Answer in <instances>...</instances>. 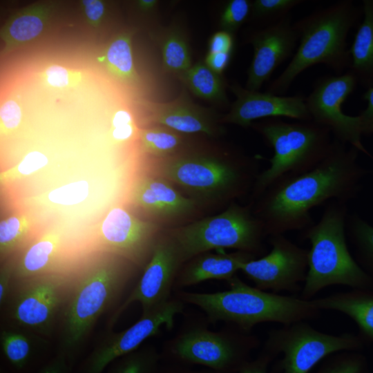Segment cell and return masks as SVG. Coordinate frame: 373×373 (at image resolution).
Here are the masks:
<instances>
[{
  "label": "cell",
  "instance_id": "4316f807",
  "mask_svg": "<svg viewBox=\"0 0 373 373\" xmlns=\"http://www.w3.org/2000/svg\"><path fill=\"white\" fill-rule=\"evenodd\" d=\"M36 219L30 213H13L0 222V256L4 261L21 251L39 233Z\"/></svg>",
  "mask_w": 373,
  "mask_h": 373
},
{
  "label": "cell",
  "instance_id": "836d02e7",
  "mask_svg": "<svg viewBox=\"0 0 373 373\" xmlns=\"http://www.w3.org/2000/svg\"><path fill=\"white\" fill-rule=\"evenodd\" d=\"M48 164L49 158L46 154L39 151H31L16 165L1 173V184L4 185L38 175L42 170L47 169Z\"/></svg>",
  "mask_w": 373,
  "mask_h": 373
},
{
  "label": "cell",
  "instance_id": "ffe728a7",
  "mask_svg": "<svg viewBox=\"0 0 373 373\" xmlns=\"http://www.w3.org/2000/svg\"><path fill=\"white\" fill-rule=\"evenodd\" d=\"M236 99L222 121L248 127L254 120L265 117H289L298 121H312L305 97L301 95L282 96L269 92L260 93L233 85Z\"/></svg>",
  "mask_w": 373,
  "mask_h": 373
},
{
  "label": "cell",
  "instance_id": "d6a6232c",
  "mask_svg": "<svg viewBox=\"0 0 373 373\" xmlns=\"http://www.w3.org/2000/svg\"><path fill=\"white\" fill-rule=\"evenodd\" d=\"M160 360L155 347H140L112 363L106 373H155Z\"/></svg>",
  "mask_w": 373,
  "mask_h": 373
},
{
  "label": "cell",
  "instance_id": "ee69618b",
  "mask_svg": "<svg viewBox=\"0 0 373 373\" xmlns=\"http://www.w3.org/2000/svg\"><path fill=\"white\" fill-rule=\"evenodd\" d=\"M367 107L358 116L362 135H373V86L367 88L363 95Z\"/></svg>",
  "mask_w": 373,
  "mask_h": 373
},
{
  "label": "cell",
  "instance_id": "f35d334b",
  "mask_svg": "<svg viewBox=\"0 0 373 373\" xmlns=\"http://www.w3.org/2000/svg\"><path fill=\"white\" fill-rule=\"evenodd\" d=\"M139 128L131 111L122 108L117 111L112 118L111 137L117 144H128L135 137L137 139Z\"/></svg>",
  "mask_w": 373,
  "mask_h": 373
},
{
  "label": "cell",
  "instance_id": "c3c4849f",
  "mask_svg": "<svg viewBox=\"0 0 373 373\" xmlns=\"http://www.w3.org/2000/svg\"><path fill=\"white\" fill-rule=\"evenodd\" d=\"M231 57L229 52H207L204 62L215 73L221 75L228 66Z\"/></svg>",
  "mask_w": 373,
  "mask_h": 373
},
{
  "label": "cell",
  "instance_id": "2e32d148",
  "mask_svg": "<svg viewBox=\"0 0 373 373\" xmlns=\"http://www.w3.org/2000/svg\"><path fill=\"white\" fill-rule=\"evenodd\" d=\"M183 309L180 300L171 299L155 309L142 314L133 325L109 335L98 344L82 361L78 373H103L115 361L140 348L143 342L157 334L163 326L171 329L175 316Z\"/></svg>",
  "mask_w": 373,
  "mask_h": 373
},
{
  "label": "cell",
  "instance_id": "7dc6e473",
  "mask_svg": "<svg viewBox=\"0 0 373 373\" xmlns=\"http://www.w3.org/2000/svg\"><path fill=\"white\" fill-rule=\"evenodd\" d=\"M73 368L66 358L56 353L41 368L35 373H72Z\"/></svg>",
  "mask_w": 373,
  "mask_h": 373
},
{
  "label": "cell",
  "instance_id": "60d3db41",
  "mask_svg": "<svg viewBox=\"0 0 373 373\" xmlns=\"http://www.w3.org/2000/svg\"><path fill=\"white\" fill-rule=\"evenodd\" d=\"M22 119L21 108L14 99H8L0 108V130L1 136H8L15 131Z\"/></svg>",
  "mask_w": 373,
  "mask_h": 373
},
{
  "label": "cell",
  "instance_id": "83f0119b",
  "mask_svg": "<svg viewBox=\"0 0 373 373\" xmlns=\"http://www.w3.org/2000/svg\"><path fill=\"white\" fill-rule=\"evenodd\" d=\"M0 343L3 358L15 372L27 371L38 360L39 345L25 332L3 329L1 332Z\"/></svg>",
  "mask_w": 373,
  "mask_h": 373
},
{
  "label": "cell",
  "instance_id": "1f68e13d",
  "mask_svg": "<svg viewBox=\"0 0 373 373\" xmlns=\"http://www.w3.org/2000/svg\"><path fill=\"white\" fill-rule=\"evenodd\" d=\"M161 53L164 70L178 77L193 65L188 41L178 29L166 32L161 44Z\"/></svg>",
  "mask_w": 373,
  "mask_h": 373
},
{
  "label": "cell",
  "instance_id": "ab89813d",
  "mask_svg": "<svg viewBox=\"0 0 373 373\" xmlns=\"http://www.w3.org/2000/svg\"><path fill=\"white\" fill-rule=\"evenodd\" d=\"M251 7V2L248 0L229 1L220 19L222 30L233 34L250 15Z\"/></svg>",
  "mask_w": 373,
  "mask_h": 373
},
{
  "label": "cell",
  "instance_id": "3957f363",
  "mask_svg": "<svg viewBox=\"0 0 373 373\" xmlns=\"http://www.w3.org/2000/svg\"><path fill=\"white\" fill-rule=\"evenodd\" d=\"M361 11L350 0L336 1L294 23L298 46L284 70L270 84L269 93L285 94L308 68L324 64L336 75L350 68L347 39Z\"/></svg>",
  "mask_w": 373,
  "mask_h": 373
},
{
  "label": "cell",
  "instance_id": "52a82bcc",
  "mask_svg": "<svg viewBox=\"0 0 373 373\" xmlns=\"http://www.w3.org/2000/svg\"><path fill=\"white\" fill-rule=\"evenodd\" d=\"M150 173L178 185L196 198L211 199L243 193L251 182L254 166L245 158L224 161L213 156L180 153L154 160ZM197 201V200H196Z\"/></svg>",
  "mask_w": 373,
  "mask_h": 373
},
{
  "label": "cell",
  "instance_id": "e575fe53",
  "mask_svg": "<svg viewBox=\"0 0 373 373\" xmlns=\"http://www.w3.org/2000/svg\"><path fill=\"white\" fill-rule=\"evenodd\" d=\"M91 183V182H90ZM86 179L66 183L44 193L48 202L58 206H72L86 200L91 193L92 186Z\"/></svg>",
  "mask_w": 373,
  "mask_h": 373
},
{
  "label": "cell",
  "instance_id": "f6af8a7d",
  "mask_svg": "<svg viewBox=\"0 0 373 373\" xmlns=\"http://www.w3.org/2000/svg\"><path fill=\"white\" fill-rule=\"evenodd\" d=\"M82 5L88 23L97 28L104 15L105 5L99 0H83Z\"/></svg>",
  "mask_w": 373,
  "mask_h": 373
},
{
  "label": "cell",
  "instance_id": "681fc988",
  "mask_svg": "<svg viewBox=\"0 0 373 373\" xmlns=\"http://www.w3.org/2000/svg\"><path fill=\"white\" fill-rule=\"evenodd\" d=\"M155 373H211V372L207 371H196L193 370L185 367H183L180 365L173 364V365H166L163 367L160 366L158 367Z\"/></svg>",
  "mask_w": 373,
  "mask_h": 373
},
{
  "label": "cell",
  "instance_id": "7bdbcfd3",
  "mask_svg": "<svg viewBox=\"0 0 373 373\" xmlns=\"http://www.w3.org/2000/svg\"><path fill=\"white\" fill-rule=\"evenodd\" d=\"M233 47V34L222 30L213 33L210 37L208 43V52L231 53Z\"/></svg>",
  "mask_w": 373,
  "mask_h": 373
},
{
  "label": "cell",
  "instance_id": "5bb4252c",
  "mask_svg": "<svg viewBox=\"0 0 373 373\" xmlns=\"http://www.w3.org/2000/svg\"><path fill=\"white\" fill-rule=\"evenodd\" d=\"M183 263L169 231L157 237L149 259L136 285L110 319L113 325L133 303L138 302L142 313L149 312L171 300L170 294Z\"/></svg>",
  "mask_w": 373,
  "mask_h": 373
},
{
  "label": "cell",
  "instance_id": "5b68a950",
  "mask_svg": "<svg viewBox=\"0 0 373 373\" xmlns=\"http://www.w3.org/2000/svg\"><path fill=\"white\" fill-rule=\"evenodd\" d=\"M230 288L213 293L183 292L181 299L200 307L213 321L231 322L245 332L261 323L283 325L317 318L320 310L311 300L285 296L252 287L235 276Z\"/></svg>",
  "mask_w": 373,
  "mask_h": 373
},
{
  "label": "cell",
  "instance_id": "74e56055",
  "mask_svg": "<svg viewBox=\"0 0 373 373\" xmlns=\"http://www.w3.org/2000/svg\"><path fill=\"white\" fill-rule=\"evenodd\" d=\"M303 2L302 0H255L251 2L250 15L256 19L274 18L278 21L290 15V11Z\"/></svg>",
  "mask_w": 373,
  "mask_h": 373
},
{
  "label": "cell",
  "instance_id": "603a6c76",
  "mask_svg": "<svg viewBox=\"0 0 373 373\" xmlns=\"http://www.w3.org/2000/svg\"><path fill=\"white\" fill-rule=\"evenodd\" d=\"M318 310L344 314L356 324L364 343H373V289H353L311 299Z\"/></svg>",
  "mask_w": 373,
  "mask_h": 373
},
{
  "label": "cell",
  "instance_id": "ba28073f",
  "mask_svg": "<svg viewBox=\"0 0 373 373\" xmlns=\"http://www.w3.org/2000/svg\"><path fill=\"white\" fill-rule=\"evenodd\" d=\"M184 262L210 251L235 249L255 255L266 233L248 207L233 204L222 213L169 231Z\"/></svg>",
  "mask_w": 373,
  "mask_h": 373
},
{
  "label": "cell",
  "instance_id": "e0dca14e",
  "mask_svg": "<svg viewBox=\"0 0 373 373\" xmlns=\"http://www.w3.org/2000/svg\"><path fill=\"white\" fill-rule=\"evenodd\" d=\"M80 248L73 245L69 226L48 227L25 247L14 260L15 285L44 274L70 271L77 262Z\"/></svg>",
  "mask_w": 373,
  "mask_h": 373
},
{
  "label": "cell",
  "instance_id": "8d00e7d4",
  "mask_svg": "<svg viewBox=\"0 0 373 373\" xmlns=\"http://www.w3.org/2000/svg\"><path fill=\"white\" fill-rule=\"evenodd\" d=\"M38 77L48 87L66 88L75 87L81 83L84 73L80 70L53 64L39 73Z\"/></svg>",
  "mask_w": 373,
  "mask_h": 373
},
{
  "label": "cell",
  "instance_id": "f546056e",
  "mask_svg": "<svg viewBox=\"0 0 373 373\" xmlns=\"http://www.w3.org/2000/svg\"><path fill=\"white\" fill-rule=\"evenodd\" d=\"M179 79L196 97L214 103H227L224 82L220 75L203 61H198Z\"/></svg>",
  "mask_w": 373,
  "mask_h": 373
},
{
  "label": "cell",
  "instance_id": "d590c367",
  "mask_svg": "<svg viewBox=\"0 0 373 373\" xmlns=\"http://www.w3.org/2000/svg\"><path fill=\"white\" fill-rule=\"evenodd\" d=\"M365 357L356 351L336 353L325 363L316 373H367Z\"/></svg>",
  "mask_w": 373,
  "mask_h": 373
},
{
  "label": "cell",
  "instance_id": "b9f144b4",
  "mask_svg": "<svg viewBox=\"0 0 373 373\" xmlns=\"http://www.w3.org/2000/svg\"><path fill=\"white\" fill-rule=\"evenodd\" d=\"M0 269V305L9 300L14 283V260L11 257L4 261Z\"/></svg>",
  "mask_w": 373,
  "mask_h": 373
},
{
  "label": "cell",
  "instance_id": "4fadbf2b",
  "mask_svg": "<svg viewBox=\"0 0 373 373\" xmlns=\"http://www.w3.org/2000/svg\"><path fill=\"white\" fill-rule=\"evenodd\" d=\"M159 224L140 219L122 205L108 210L99 222L91 249L121 257L133 265L149 259Z\"/></svg>",
  "mask_w": 373,
  "mask_h": 373
},
{
  "label": "cell",
  "instance_id": "6da1fadb",
  "mask_svg": "<svg viewBox=\"0 0 373 373\" xmlns=\"http://www.w3.org/2000/svg\"><path fill=\"white\" fill-rule=\"evenodd\" d=\"M358 152L334 138L329 154L315 167L285 175L267 188L254 211L265 233L272 236L302 231L314 224L310 211L315 207L356 198L371 173L358 164Z\"/></svg>",
  "mask_w": 373,
  "mask_h": 373
},
{
  "label": "cell",
  "instance_id": "d6986e66",
  "mask_svg": "<svg viewBox=\"0 0 373 373\" xmlns=\"http://www.w3.org/2000/svg\"><path fill=\"white\" fill-rule=\"evenodd\" d=\"M137 104L144 111V122L149 126H164L182 135L211 137L219 135L222 131L216 114L194 103L185 90L168 102L140 99Z\"/></svg>",
  "mask_w": 373,
  "mask_h": 373
},
{
  "label": "cell",
  "instance_id": "ac0fdd59",
  "mask_svg": "<svg viewBox=\"0 0 373 373\" xmlns=\"http://www.w3.org/2000/svg\"><path fill=\"white\" fill-rule=\"evenodd\" d=\"M248 41L252 45L254 55L245 88L258 90L278 66L294 55L298 36L289 15L254 31Z\"/></svg>",
  "mask_w": 373,
  "mask_h": 373
},
{
  "label": "cell",
  "instance_id": "bcb514c9",
  "mask_svg": "<svg viewBox=\"0 0 373 373\" xmlns=\"http://www.w3.org/2000/svg\"><path fill=\"white\" fill-rule=\"evenodd\" d=\"M274 356L264 351L258 358L247 361L236 373H267V368Z\"/></svg>",
  "mask_w": 373,
  "mask_h": 373
},
{
  "label": "cell",
  "instance_id": "4dcf8cb0",
  "mask_svg": "<svg viewBox=\"0 0 373 373\" xmlns=\"http://www.w3.org/2000/svg\"><path fill=\"white\" fill-rule=\"evenodd\" d=\"M346 233L354 249L356 260L373 279V226L358 214H348Z\"/></svg>",
  "mask_w": 373,
  "mask_h": 373
},
{
  "label": "cell",
  "instance_id": "44dd1931",
  "mask_svg": "<svg viewBox=\"0 0 373 373\" xmlns=\"http://www.w3.org/2000/svg\"><path fill=\"white\" fill-rule=\"evenodd\" d=\"M128 197L135 208L163 222L185 218L197 208L196 200L183 195L167 180L151 173L135 178Z\"/></svg>",
  "mask_w": 373,
  "mask_h": 373
},
{
  "label": "cell",
  "instance_id": "7402d4cb",
  "mask_svg": "<svg viewBox=\"0 0 373 373\" xmlns=\"http://www.w3.org/2000/svg\"><path fill=\"white\" fill-rule=\"evenodd\" d=\"M255 258V255L237 251L225 253L224 250L201 254L189 260L176 278L179 287H188L211 280L232 279L243 263Z\"/></svg>",
  "mask_w": 373,
  "mask_h": 373
},
{
  "label": "cell",
  "instance_id": "cb8c5ba5",
  "mask_svg": "<svg viewBox=\"0 0 373 373\" xmlns=\"http://www.w3.org/2000/svg\"><path fill=\"white\" fill-rule=\"evenodd\" d=\"M54 8L52 3H37L13 14L1 29L3 53L23 45L43 31Z\"/></svg>",
  "mask_w": 373,
  "mask_h": 373
},
{
  "label": "cell",
  "instance_id": "7a4b0ae2",
  "mask_svg": "<svg viewBox=\"0 0 373 373\" xmlns=\"http://www.w3.org/2000/svg\"><path fill=\"white\" fill-rule=\"evenodd\" d=\"M133 264L116 255L93 251L70 273L59 316L57 353L73 368L98 318L117 300L131 274Z\"/></svg>",
  "mask_w": 373,
  "mask_h": 373
},
{
  "label": "cell",
  "instance_id": "8fae6325",
  "mask_svg": "<svg viewBox=\"0 0 373 373\" xmlns=\"http://www.w3.org/2000/svg\"><path fill=\"white\" fill-rule=\"evenodd\" d=\"M256 342L248 336L193 329L177 337L169 352L180 363L204 366L218 373H236L249 361Z\"/></svg>",
  "mask_w": 373,
  "mask_h": 373
},
{
  "label": "cell",
  "instance_id": "30bf717a",
  "mask_svg": "<svg viewBox=\"0 0 373 373\" xmlns=\"http://www.w3.org/2000/svg\"><path fill=\"white\" fill-rule=\"evenodd\" d=\"M70 273L44 274L16 284L9 298V318L20 327L50 336L66 300Z\"/></svg>",
  "mask_w": 373,
  "mask_h": 373
},
{
  "label": "cell",
  "instance_id": "f1b7e54d",
  "mask_svg": "<svg viewBox=\"0 0 373 373\" xmlns=\"http://www.w3.org/2000/svg\"><path fill=\"white\" fill-rule=\"evenodd\" d=\"M137 140L140 151L155 160L181 153L184 142V135L161 126L140 128Z\"/></svg>",
  "mask_w": 373,
  "mask_h": 373
},
{
  "label": "cell",
  "instance_id": "277c9868",
  "mask_svg": "<svg viewBox=\"0 0 373 373\" xmlns=\"http://www.w3.org/2000/svg\"><path fill=\"white\" fill-rule=\"evenodd\" d=\"M347 202L332 200L318 222L302 231L309 240L307 273L300 297L311 300L322 289L340 285L373 289V279L352 256L347 243Z\"/></svg>",
  "mask_w": 373,
  "mask_h": 373
},
{
  "label": "cell",
  "instance_id": "8992f818",
  "mask_svg": "<svg viewBox=\"0 0 373 373\" xmlns=\"http://www.w3.org/2000/svg\"><path fill=\"white\" fill-rule=\"evenodd\" d=\"M254 126L274 151L269 167L256 178L257 195L285 175L313 169L329 154L333 144L329 129L313 121L272 119Z\"/></svg>",
  "mask_w": 373,
  "mask_h": 373
},
{
  "label": "cell",
  "instance_id": "7c38bea8",
  "mask_svg": "<svg viewBox=\"0 0 373 373\" xmlns=\"http://www.w3.org/2000/svg\"><path fill=\"white\" fill-rule=\"evenodd\" d=\"M358 84L356 76L349 70L341 75L323 77L305 97L306 105L312 121L329 129L334 138L371 156L361 142L358 116L347 115L342 110V105Z\"/></svg>",
  "mask_w": 373,
  "mask_h": 373
},
{
  "label": "cell",
  "instance_id": "9c48e42d",
  "mask_svg": "<svg viewBox=\"0 0 373 373\" xmlns=\"http://www.w3.org/2000/svg\"><path fill=\"white\" fill-rule=\"evenodd\" d=\"M364 345L358 335L350 332L327 334L303 321L270 330L265 351L274 356L283 354L279 363L283 373H309L329 355L343 351L358 352Z\"/></svg>",
  "mask_w": 373,
  "mask_h": 373
},
{
  "label": "cell",
  "instance_id": "f907efd6",
  "mask_svg": "<svg viewBox=\"0 0 373 373\" xmlns=\"http://www.w3.org/2000/svg\"><path fill=\"white\" fill-rule=\"evenodd\" d=\"M158 1L156 0H140L137 1L139 8L143 11H151L157 6Z\"/></svg>",
  "mask_w": 373,
  "mask_h": 373
},
{
  "label": "cell",
  "instance_id": "9a60e30c",
  "mask_svg": "<svg viewBox=\"0 0 373 373\" xmlns=\"http://www.w3.org/2000/svg\"><path fill=\"white\" fill-rule=\"evenodd\" d=\"M271 245L268 254L245 262L240 271L264 291H301L307 273L308 249L283 235L272 236Z\"/></svg>",
  "mask_w": 373,
  "mask_h": 373
},
{
  "label": "cell",
  "instance_id": "d4e9b609",
  "mask_svg": "<svg viewBox=\"0 0 373 373\" xmlns=\"http://www.w3.org/2000/svg\"><path fill=\"white\" fill-rule=\"evenodd\" d=\"M363 19L349 48V70L366 88L373 86V0L363 1Z\"/></svg>",
  "mask_w": 373,
  "mask_h": 373
},
{
  "label": "cell",
  "instance_id": "484cf974",
  "mask_svg": "<svg viewBox=\"0 0 373 373\" xmlns=\"http://www.w3.org/2000/svg\"><path fill=\"white\" fill-rule=\"evenodd\" d=\"M132 37L131 30L116 35L98 59L116 79L135 87L140 79L133 60Z\"/></svg>",
  "mask_w": 373,
  "mask_h": 373
}]
</instances>
